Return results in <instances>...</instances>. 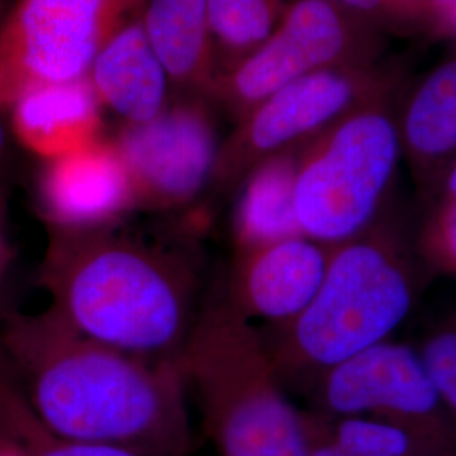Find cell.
Here are the masks:
<instances>
[{"label":"cell","mask_w":456,"mask_h":456,"mask_svg":"<svg viewBox=\"0 0 456 456\" xmlns=\"http://www.w3.org/2000/svg\"><path fill=\"white\" fill-rule=\"evenodd\" d=\"M54 316L85 338L180 362L196 323L193 273L176 254L103 227L65 228L53 245Z\"/></svg>","instance_id":"6da1fadb"},{"label":"cell","mask_w":456,"mask_h":456,"mask_svg":"<svg viewBox=\"0 0 456 456\" xmlns=\"http://www.w3.org/2000/svg\"><path fill=\"white\" fill-rule=\"evenodd\" d=\"M36 409L61 440L169 448L184 438L181 362L82 337L51 316L28 335Z\"/></svg>","instance_id":"7a4b0ae2"},{"label":"cell","mask_w":456,"mask_h":456,"mask_svg":"<svg viewBox=\"0 0 456 456\" xmlns=\"http://www.w3.org/2000/svg\"><path fill=\"white\" fill-rule=\"evenodd\" d=\"M419 277L401 237L374 224L333 245L310 305L264 338L282 380L316 382L326 370L387 342L416 305Z\"/></svg>","instance_id":"3957f363"},{"label":"cell","mask_w":456,"mask_h":456,"mask_svg":"<svg viewBox=\"0 0 456 456\" xmlns=\"http://www.w3.org/2000/svg\"><path fill=\"white\" fill-rule=\"evenodd\" d=\"M180 362L222 456H308V419L281 389L264 337L227 297L198 314Z\"/></svg>","instance_id":"277c9868"},{"label":"cell","mask_w":456,"mask_h":456,"mask_svg":"<svg viewBox=\"0 0 456 456\" xmlns=\"http://www.w3.org/2000/svg\"><path fill=\"white\" fill-rule=\"evenodd\" d=\"M395 94L363 103L297 151L294 210L305 237L333 247L374 225L403 158Z\"/></svg>","instance_id":"5b68a950"},{"label":"cell","mask_w":456,"mask_h":456,"mask_svg":"<svg viewBox=\"0 0 456 456\" xmlns=\"http://www.w3.org/2000/svg\"><path fill=\"white\" fill-rule=\"evenodd\" d=\"M387 36L331 0H293L274 31L213 83L207 98L237 124L265 98L308 75L379 63Z\"/></svg>","instance_id":"8992f818"},{"label":"cell","mask_w":456,"mask_h":456,"mask_svg":"<svg viewBox=\"0 0 456 456\" xmlns=\"http://www.w3.org/2000/svg\"><path fill=\"white\" fill-rule=\"evenodd\" d=\"M146 0H17L0 26V107L28 90L78 82Z\"/></svg>","instance_id":"52a82bcc"},{"label":"cell","mask_w":456,"mask_h":456,"mask_svg":"<svg viewBox=\"0 0 456 456\" xmlns=\"http://www.w3.org/2000/svg\"><path fill=\"white\" fill-rule=\"evenodd\" d=\"M399 85V69L380 63L331 68L296 80L239 122L220 147L213 178L220 188L244 183L259 164L299 151L345 115Z\"/></svg>","instance_id":"ba28073f"},{"label":"cell","mask_w":456,"mask_h":456,"mask_svg":"<svg viewBox=\"0 0 456 456\" xmlns=\"http://www.w3.org/2000/svg\"><path fill=\"white\" fill-rule=\"evenodd\" d=\"M326 411L408 424L456 443V419L443 404L418 350L382 342L326 370L316 382Z\"/></svg>","instance_id":"9c48e42d"},{"label":"cell","mask_w":456,"mask_h":456,"mask_svg":"<svg viewBox=\"0 0 456 456\" xmlns=\"http://www.w3.org/2000/svg\"><path fill=\"white\" fill-rule=\"evenodd\" d=\"M135 203L176 207L215 175L220 147L207 97L180 98L142 124H127L117 142Z\"/></svg>","instance_id":"30bf717a"},{"label":"cell","mask_w":456,"mask_h":456,"mask_svg":"<svg viewBox=\"0 0 456 456\" xmlns=\"http://www.w3.org/2000/svg\"><path fill=\"white\" fill-rule=\"evenodd\" d=\"M330 252L305 235L240 252L225 297L248 322L284 325L318 293Z\"/></svg>","instance_id":"8fae6325"},{"label":"cell","mask_w":456,"mask_h":456,"mask_svg":"<svg viewBox=\"0 0 456 456\" xmlns=\"http://www.w3.org/2000/svg\"><path fill=\"white\" fill-rule=\"evenodd\" d=\"M43 200L63 228L102 227L135 203L127 167L112 142L94 141L51 159Z\"/></svg>","instance_id":"7c38bea8"},{"label":"cell","mask_w":456,"mask_h":456,"mask_svg":"<svg viewBox=\"0 0 456 456\" xmlns=\"http://www.w3.org/2000/svg\"><path fill=\"white\" fill-rule=\"evenodd\" d=\"M397 131L414 180L440 188L456 159V51L412 85L397 109Z\"/></svg>","instance_id":"4fadbf2b"},{"label":"cell","mask_w":456,"mask_h":456,"mask_svg":"<svg viewBox=\"0 0 456 456\" xmlns=\"http://www.w3.org/2000/svg\"><path fill=\"white\" fill-rule=\"evenodd\" d=\"M86 78L100 103L127 124L147 122L171 103V83L141 16L134 17L103 45Z\"/></svg>","instance_id":"5bb4252c"},{"label":"cell","mask_w":456,"mask_h":456,"mask_svg":"<svg viewBox=\"0 0 456 456\" xmlns=\"http://www.w3.org/2000/svg\"><path fill=\"white\" fill-rule=\"evenodd\" d=\"M141 20L175 100L207 97L213 83L208 0H146Z\"/></svg>","instance_id":"9a60e30c"},{"label":"cell","mask_w":456,"mask_h":456,"mask_svg":"<svg viewBox=\"0 0 456 456\" xmlns=\"http://www.w3.org/2000/svg\"><path fill=\"white\" fill-rule=\"evenodd\" d=\"M100 105L88 78L36 86L12 105L14 129L34 152L56 159L97 141Z\"/></svg>","instance_id":"2e32d148"},{"label":"cell","mask_w":456,"mask_h":456,"mask_svg":"<svg viewBox=\"0 0 456 456\" xmlns=\"http://www.w3.org/2000/svg\"><path fill=\"white\" fill-rule=\"evenodd\" d=\"M297 151L259 164L247 178L235 212L239 252L303 235L294 210Z\"/></svg>","instance_id":"e0dca14e"},{"label":"cell","mask_w":456,"mask_h":456,"mask_svg":"<svg viewBox=\"0 0 456 456\" xmlns=\"http://www.w3.org/2000/svg\"><path fill=\"white\" fill-rule=\"evenodd\" d=\"M291 2L208 0L213 83L228 75L261 46Z\"/></svg>","instance_id":"ac0fdd59"},{"label":"cell","mask_w":456,"mask_h":456,"mask_svg":"<svg viewBox=\"0 0 456 456\" xmlns=\"http://www.w3.org/2000/svg\"><path fill=\"white\" fill-rule=\"evenodd\" d=\"M354 456H456V443L433 433L369 416L342 418L328 429Z\"/></svg>","instance_id":"d6986e66"},{"label":"cell","mask_w":456,"mask_h":456,"mask_svg":"<svg viewBox=\"0 0 456 456\" xmlns=\"http://www.w3.org/2000/svg\"><path fill=\"white\" fill-rule=\"evenodd\" d=\"M386 36L438 34L435 17L412 0H331Z\"/></svg>","instance_id":"ffe728a7"},{"label":"cell","mask_w":456,"mask_h":456,"mask_svg":"<svg viewBox=\"0 0 456 456\" xmlns=\"http://www.w3.org/2000/svg\"><path fill=\"white\" fill-rule=\"evenodd\" d=\"M418 352L443 404L456 419V316L436 326Z\"/></svg>","instance_id":"44dd1931"},{"label":"cell","mask_w":456,"mask_h":456,"mask_svg":"<svg viewBox=\"0 0 456 456\" xmlns=\"http://www.w3.org/2000/svg\"><path fill=\"white\" fill-rule=\"evenodd\" d=\"M426 261L443 273L456 274V201H440L421 237Z\"/></svg>","instance_id":"7402d4cb"},{"label":"cell","mask_w":456,"mask_h":456,"mask_svg":"<svg viewBox=\"0 0 456 456\" xmlns=\"http://www.w3.org/2000/svg\"><path fill=\"white\" fill-rule=\"evenodd\" d=\"M41 456H141V453L120 444L63 440Z\"/></svg>","instance_id":"603a6c76"},{"label":"cell","mask_w":456,"mask_h":456,"mask_svg":"<svg viewBox=\"0 0 456 456\" xmlns=\"http://www.w3.org/2000/svg\"><path fill=\"white\" fill-rule=\"evenodd\" d=\"M308 419V418H306ZM310 429V453L308 456H354L345 452L342 446H338L331 440L328 429H323L318 421L308 419Z\"/></svg>","instance_id":"cb8c5ba5"},{"label":"cell","mask_w":456,"mask_h":456,"mask_svg":"<svg viewBox=\"0 0 456 456\" xmlns=\"http://www.w3.org/2000/svg\"><path fill=\"white\" fill-rule=\"evenodd\" d=\"M438 34L456 39V2L441 11L438 17Z\"/></svg>","instance_id":"d4e9b609"},{"label":"cell","mask_w":456,"mask_h":456,"mask_svg":"<svg viewBox=\"0 0 456 456\" xmlns=\"http://www.w3.org/2000/svg\"><path fill=\"white\" fill-rule=\"evenodd\" d=\"M440 201H456V159L441 181Z\"/></svg>","instance_id":"484cf974"},{"label":"cell","mask_w":456,"mask_h":456,"mask_svg":"<svg viewBox=\"0 0 456 456\" xmlns=\"http://www.w3.org/2000/svg\"><path fill=\"white\" fill-rule=\"evenodd\" d=\"M426 2V5L429 7V11L435 14L436 17V22H438V17H440V12L443 9H446L448 5H452V4H455L456 0H424Z\"/></svg>","instance_id":"4316f807"},{"label":"cell","mask_w":456,"mask_h":456,"mask_svg":"<svg viewBox=\"0 0 456 456\" xmlns=\"http://www.w3.org/2000/svg\"><path fill=\"white\" fill-rule=\"evenodd\" d=\"M412 2H416V4H419V5H421V7H424V9H426V11H428V12H429V14H431V16L435 17V14H433V12H431V11H429V7H428V5H426V2H424V0H412ZM435 20H436V17H435ZM436 26H438V22H436Z\"/></svg>","instance_id":"83f0119b"},{"label":"cell","mask_w":456,"mask_h":456,"mask_svg":"<svg viewBox=\"0 0 456 456\" xmlns=\"http://www.w3.org/2000/svg\"><path fill=\"white\" fill-rule=\"evenodd\" d=\"M4 141H5V132H4V127H2V124H0V151H2V147H4Z\"/></svg>","instance_id":"f1b7e54d"},{"label":"cell","mask_w":456,"mask_h":456,"mask_svg":"<svg viewBox=\"0 0 456 456\" xmlns=\"http://www.w3.org/2000/svg\"><path fill=\"white\" fill-rule=\"evenodd\" d=\"M0 456H19V455H16V453H12V452H5V450H2V452H0Z\"/></svg>","instance_id":"f546056e"},{"label":"cell","mask_w":456,"mask_h":456,"mask_svg":"<svg viewBox=\"0 0 456 456\" xmlns=\"http://www.w3.org/2000/svg\"><path fill=\"white\" fill-rule=\"evenodd\" d=\"M0 262H2V242H0Z\"/></svg>","instance_id":"4dcf8cb0"}]
</instances>
